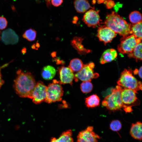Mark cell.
Returning a JSON list of instances; mask_svg holds the SVG:
<instances>
[{
    "label": "cell",
    "mask_w": 142,
    "mask_h": 142,
    "mask_svg": "<svg viewBox=\"0 0 142 142\" xmlns=\"http://www.w3.org/2000/svg\"><path fill=\"white\" fill-rule=\"evenodd\" d=\"M14 81L13 86L16 93L20 97L32 99L33 91L36 84L34 77L31 73L19 69Z\"/></svg>",
    "instance_id": "cell-1"
},
{
    "label": "cell",
    "mask_w": 142,
    "mask_h": 142,
    "mask_svg": "<svg viewBox=\"0 0 142 142\" xmlns=\"http://www.w3.org/2000/svg\"><path fill=\"white\" fill-rule=\"evenodd\" d=\"M104 23L115 33L123 37L131 34V24L114 11L107 15Z\"/></svg>",
    "instance_id": "cell-2"
},
{
    "label": "cell",
    "mask_w": 142,
    "mask_h": 142,
    "mask_svg": "<svg viewBox=\"0 0 142 142\" xmlns=\"http://www.w3.org/2000/svg\"><path fill=\"white\" fill-rule=\"evenodd\" d=\"M122 87L117 85L112 88L111 94L106 96L102 103L103 106L109 110L115 111L123 110L126 107L123 104L121 98V91Z\"/></svg>",
    "instance_id": "cell-3"
},
{
    "label": "cell",
    "mask_w": 142,
    "mask_h": 142,
    "mask_svg": "<svg viewBox=\"0 0 142 142\" xmlns=\"http://www.w3.org/2000/svg\"><path fill=\"white\" fill-rule=\"evenodd\" d=\"M117 83L118 85L122 87L136 92L142 89L141 82L138 81L133 75L132 71L130 69H125L121 72Z\"/></svg>",
    "instance_id": "cell-4"
},
{
    "label": "cell",
    "mask_w": 142,
    "mask_h": 142,
    "mask_svg": "<svg viewBox=\"0 0 142 142\" xmlns=\"http://www.w3.org/2000/svg\"><path fill=\"white\" fill-rule=\"evenodd\" d=\"M60 81L53 80L47 87V97L45 102L50 103L61 100L63 91Z\"/></svg>",
    "instance_id": "cell-5"
},
{
    "label": "cell",
    "mask_w": 142,
    "mask_h": 142,
    "mask_svg": "<svg viewBox=\"0 0 142 142\" xmlns=\"http://www.w3.org/2000/svg\"><path fill=\"white\" fill-rule=\"evenodd\" d=\"M141 42V39L133 34L123 37L118 45L117 49L120 53L124 54L131 52L136 46Z\"/></svg>",
    "instance_id": "cell-6"
},
{
    "label": "cell",
    "mask_w": 142,
    "mask_h": 142,
    "mask_svg": "<svg viewBox=\"0 0 142 142\" xmlns=\"http://www.w3.org/2000/svg\"><path fill=\"white\" fill-rule=\"evenodd\" d=\"M94 66L93 62L84 64L82 69L74 75L75 81H78V79H79L83 81L90 82L92 79L98 77L99 74L94 72L93 69Z\"/></svg>",
    "instance_id": "cell-7"
},
{
    "label": "cell",
    "mask_w": 142,
    "mask_h": 142,
    "mask_svg": "<svg viewBox=\"0 0 142 142\" xmlns=\"http://www.w3.org/2000/svg\"><path fill=\"white\" fill-rule=\"evenodd\" d=\"M137 92L122 87L121 91V97L123 104L126 107L139 105L140 101L136 96Z\"/></svg>",
    "instance_id": "cell-8"
},
{
    "label": "cell",
    "mask_w": 142,
    "mask_h": 142,
    "mask_svg": "<svg viewBox=\"0 0 142 142\" xmlns=\"http://www.w3.org/2000/svg\"><path fill=\"white\" fill-rule=\"evenodd\" d=\"M47 87L41 81L37 83L33 91L32 99L33 103L38 104L45 101L47 97Z\"/></svg>",
    "instance_id": "cell-9"
},
{
    "label": "cell",
    "mask_w": 142,
    "mask_h": 142,
    "mask_svg": "<svg viewBox=\"0 0 142 142\" xmlns=\"http://www.w3.org/2000/svg\"><path fill=\"white\" fill-rule=\"evenodd\" d=\"M100 138L93 131V127L89 126L79 133L77 136V142H97Z\"/></svg>",
    "instance_id": "cell-10"
},
{
    "label": "cell",
    "mask_w": 142,
    "mask_h": 142,
    "mask_svg": "<svg viewBox=\"0 0 142 142\" xmlns=\"http://www.w3.org/2000/svg\"><path fill=\"white\" fill-rule=\"evenodd\" d=\"M116 36V33L105 25L99 27L98 28L97 37L105 45L110 42Z\"/></svg>",
    "instance_id": "cell-11"
},
{
    "label": "cell",
    "mask_w": 142,
    "mask_h": 142,
    "mask_svg": "<svg viewBox=\"0 0 142 142\" xmlns=\"http://www.w3.org/2000/svg\"><path fill=\"white\" fill-rule=\"evenodd\" d=\"M83 20L88 26L93 28H95L99 24L101 21L98 11L92 9L85 13Z\"/></svg>",
    "instance_id": "cell-12"
},
{
    "label": "cell",
    "mask_w": 142,
    "mask_h": 142,
    "mask_svg": "<svg viewBox=\"0 0 142 142\" xmlns=\"http://www.w3.org/2000/svg\"><path fill=\"white\" fill-rule=\"evenodd\" d=\"M1 40L2 42L6 45H13L18 42L19 37L13 30L9 28L2 32Z\"/></svg>",
    "instance_id": "cell-13"
},
{
    "label": "cell",
    "mask_w": 142,
    "mask_h": 142,
    "mask_svg": "<svg viewBox=\"0 0 142 142\" xmlns=\"http://www.w3.org/2000/svg\"><path fill=\"white\" fill-rule=\"evenodd\" d=\"M59 71L61 84H72L74 75L71 69L69 67H62L59 69Z\"/></svg>",
    "instance_id": "cell-14"
},
{
    "label": "cell",
    "mask_w": 142,
    "mask_h": 142,
    "mask_svg": "<svg viewBox=\"0 0 142 142\" xmlns=\"http://www.w3.org/2000/svg\"><path fill=\"white\" fill-rule=\"evenodd\" d=\"M117 56V52L115 49H107L103 53L100 59V63L103 64L111 62L114 60Z\"/></svg>",
    "instance_id": "cell-15"
},
{
    "label": "cell",
    "mask_w": 142,
    "mask_h": 142,
    "mask_svg": "<svg viewBox=\"0 0 142 142\" xmlns=\"http://www.w3.org/2000/svg\"><path fill=\"white\" fill-rule=\"evenodd\" d=\"M142 123L140 121L133 123L131 126L130 133L134 139L139 140H142Z\"/></svg>",
    "instance_id": "cell-16"
},
{
    "label": "cell",
    "mask_w": 142,
    "mask_h": 142,
    "mask_svg": "<svg viewBox=\"0 0 142 142\" xmlns=\"http://www.w3.org/2000/svg\"><path fill=\"white\" fill-rule=\"evenodd\" d=\"M83 40L81 38L75 37L71 41V44L79 54H84L90 52L91 50L85 48L82 44Z\"/></svg>",
    "instance_id": "cell-17"
},
{
    "label": "cell",
    "mask_w": 142,
    "mask_h": 142,
    "mask_svg": "<svg viewBox=\"0 0 142 142\" xmlns=\"http://www.w3.org/2000/svg\"><path fill=\"white\" fill-rule=\"evenodd\" d=\"M75 8L77 12L83 13L86 12L91 7L87 0H75L74 2Z\"/></svg>",
    "instance_id": "cell-18"
},
{
    "label": "cell",
    "mask_w": 142,
    "mask_h": 142,
    "mask_svg": "<svg viewBox=\"0 0 142 142\" xmlns=\"http://www.w3.org/2000/svg\"><path fill=\"white\" fill-rule=\"evenodd\" d=\"M72 135V130H67L63 132L57 139L52 138L50 142H73Z\"/></svg>",
    "instance_id": "cell-19"
},
{
    "label": "cell",
    "mask_w": 142,
    "mask_h": 142,
    "mask_svg": "<svg viewBox=\"0 0 142 142\" xmlns=\"http://www.w3.org/2000/svg\"><path fill=\"white\" fill-rule=\"evenodd\" d=\"M56 73L55 69L53 66L48 65L45 66L41 72V75L44 79L49 80L52 79Z\"/></svg>",
    "instance_id": "cell-20"
},
{
    "label": "cell",
    "mask_w": 142,
    "mask_h": 142,
    "mask_svg": "<svg viewBox=\"0 0 142 142\" xmlns=\"http://www.w3.org/2000/svg\"><path fill=\"white\" fill-rule=\"evenodd\" d=\"M142 43L141 42L138 44L132 51L128 54V56L130 58L135 59L136 61L142 60Z\"/></svg>",
    "instance_id": "cell-21"
},
{
    "label": "cell",
    "mask_w": 142,
    "mask_h": 142,
    "mask_svg": "<svg viewBox=\"0 0 142 142\" xmlns=\"http://www.w3.org/2000/svg\"><path fill=\"white\" fill-rule=\"evenodd\" d=\"M100 100L99 97L96 94H93L85 98V103L89 108H94L99 105Z\"/></svg>",
    "instance_id": "cell-22"
},
{
    "label": "cell",
    "mask_w": 142,
    "mask_h": 142,
    "mask_svg": "<svg viewBox=\"0 0 142 142\" xmlns=\"http://www.w3.org/2000/svg\"><path fill=\"white\" fill-rule=\"evenodd\" d=\"M84 64L82 61L78 58H74L70 61L69 67L73 72H78L82 68Z\"/></svg>",
    "instance_id": "cell-23"
},
{
    "label": "cell",
    "mask_w": 142,
    "mask_h": 142,
    "mask_svg": "<svg viewBox=\"0 0 142 142\" xmlns=\"http://www.w3.org/2000/svg\"><path fill=\"white\" fill-rule=\"evenodd\" d=\"M142 27V22L136 24H131V34L141 40Z\"/></svg>",
    "instance_id": "cell-24"
},
{
    "label": "cell",
    "mask_w": 142,
    "mask_h": 142,
    "mask_svg": "<svg viewBox=\"0 0 142 142\" xmlns=\"http://www.w3.org/2000/svg\"><path fill=\"white\" fill-rule=\"evenodd\" d=\"M130 21L135 24L142 22V15L141 13L137 11H134L131 12L129 16Z\"/></svg>",
    "instance_id": "cell-25"
},
{
    "label": "cell",
    "mask_w": 142,
    "mask_h": 142,
    "mask_svg": "<svg viewBox=\"0 0 142 142\" xmlns=\"http://www.w3.org/2000/svg\"><path fill=\"white\" fill-rule=\"evenodd\" d=\"M37 35L36 31L32 28H29L26 30L23 35V37L29 41L34 40Z\"/></svg>",
    "instance_id": "cell-26"
},
{
    "label": "cell",
    "mask_w": 142,
    "mask_h": 142,
    "mask_svg": "<svg viewBox=\"0 0 142 142\" xmlns=\"http://www.w3.org/2000/svg\"><path fill=\"white\" fill-rule=\"evenodd\" d=\"M80 88L82 92L88 93L90 92L93 88V85L90 81H83L80 84Z\"/></svg>",
    "instance_id": "cell-27"
},
{
    "label": "cell",
    "mask_w": 142,
    "mask_h": 142,
    "mask_svg": "<svg viewBox=\"0 0 142 142\" xmlns=\"http://www.w3.org/2000/svg\"><path fill=\"white\" fill-rule=\"evenodd\" d=\"M121 126L122 125L120 121L117 120H113L110 125V129L115 131L119 130L121 129Z\"/></svg>",
    "instance_id": "cell-28"
},
{
    "label": "cell",
    "mask_w": 142,
    "mask_h": 142,
    "mask_svg": "<svg viewBox=\"0 0 142 142\" xmlns=\"http://www.w3.org/2000/svg\"><path fill=\"white\" fill-rule=\"evenodd\" d=\"M8 22L6 19L3 17H0V30L4 29L7 27Z\"/></svg>",
    "instance_id": "cell-29"
},
{
    "label": "cell",
    "mask_w": 142,
    "mask_h": 142,
    "mask_svg": "<svg viewBox=\"0 0 142 142\" xmlns=\"http://www.w3.org/2000/svg\"><path fill=\"white\" fill-rule=\"evenodd\" d=\"M104 3L106 5V8L108 9L112 8L115 5L114 2L112 0L105 1L104 2Z\"/></svg>",
    "instance_id": "cell-30"
},
{
    "label": "cell",
    "mask_w": 142,
    "mask_h": 142,
    "mask_svg": "<svg viewBox=\"0 0 142 142\" xmlns=\"http://www.w3.org/2000/svg\"><path fill=\"white\" fill-rule=\"evenodd\" d=\"M9 64L7 63L6 64L0 67V89L1 87L2 86L4 83V81L2 79V76L1 73V69L4 68L6 67Z\"/></svg>",
    "instance_id": "cell-31"
},
{
    "label": "cell",
    "mask_w": 142,
    "mask_h": 142,
    "mask_svg": "<svg viewBox=\"0 0 142 142\" xmlns=\"http://www.w3.org/2000/svg\"><path fill=\"white\" fill-rule=\"evenodd\" d=\"M63 0H51L52 4L55 7L60 6L62 3Z\"/></svg>",
    "instance_id": "cell-32"
},
{
    "label": "cell",
    "mask_w": 142,
    "mask_h": 142,
    "mask_svg": "<svg viewBox=\"0 0 142 142\" xmlns=\"http://www.w3.org/2000/svg\"><path fill=\"white\" fill-rule=\"evenodd\" d=\"M142 66H141L138 70V74L139 77L141 79L142 78Z\"/></svg>",
    "instance_id": "cell-33"
},
{
    "label": "cell",
    "mask_w": 142,
    "mask_h": 142,
    "mask_svg": "<svg viewBox=\"0 0 142 142\" xmlns=\"http://www.w3.org/2000/svg\"><path fill=\"white\" fill-rule=\"evenodd\" d=\"M45 2L48 7H50L51 6L50 0H45Z\"/></svg>",
    "instance_id": "cell-34"
},
{
    "label": "cell",
    "mask_w": 142,
    "mask_h": 142,
    "mask_svg": "<svg viewBox=\"0 0 142 142\" xmlns=\"http://www.w3.org/2000/svg\"><path fill=\"white\" fill-rule=\"evenodd\" d=\"M138 69L136 68L133 71L134 74V75L138 74Z\"/></svg>",
    "instance_id": "cell-35"
},
{
    "label": "cell",
    "mask_w": 142,
    "mask_h": 142,
    "mask_svg": "<svg viewBox=\"0 0 142 142\" xmlns=\"http://www.w3.org/2000/svg\"><path fill=\"white\" fill-rule=\"evenodd\" d=\"M98 1V3H101L103 2H104L105 1H108L109 0H97Z\"/></svg>",
    "instance_id": "cell-36"
}]
</instances>
